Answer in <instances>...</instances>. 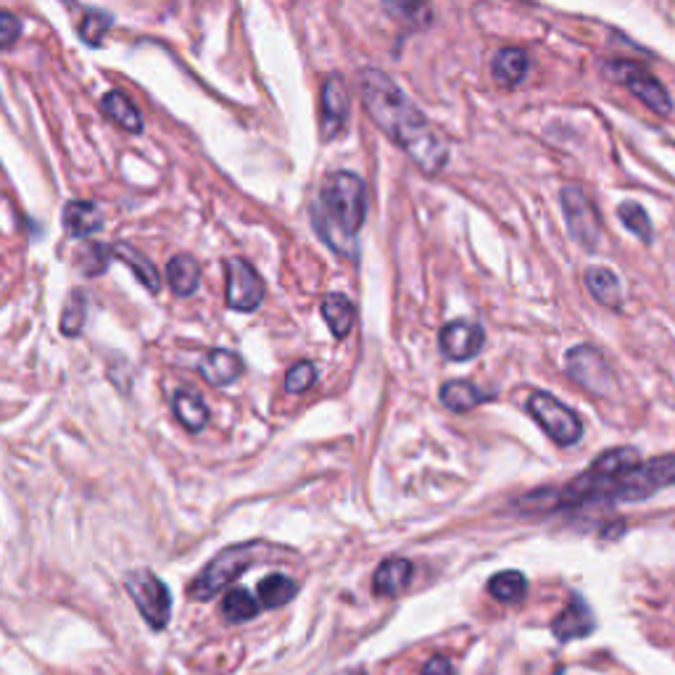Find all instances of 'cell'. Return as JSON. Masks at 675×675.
Wrapping results in <instances>:
<instances>
[{
    "instance_id": "11",
    "label": "cell",
    "mask_w": 675,
    "mask_h": 675,
    "mask_svg": "<svg viewBox=\"0 0 675 675\" xmlns=\"http://www.w3.org/2000/svg\"><path fill=\"white\" fill-rule=\"evenodd\" d=\"M349 111H351V100H349V88L341 77H327L322 82V92H320V129L322 138L333 140L343 133L349 121Z\"/></svg>"
},
{
    "instance_id": "28",
    "label": "cell",
    "mask_w": 675,
    "mask_h": 675,
    "mask_svg": "<svg viewBox=\"0 0 675 675\" xmlns=\"http://www.w3.org/2000/svg\"><path fill=\"white\" fill-rule=\"evenodd\" d=\"M85 314H88V299H85V293L75 291L67 299V306H63L61 314V333L63 335H80Z\"/></svg>"
},
{
    "instance_id": "6",
    "label": "cell",
    "mask_w": 675,
    "mask_h": 675,
    "mask_svg": "<svg viewBox=\"0 0 675 675\" xmlns=\"http://www.w3.org/2000/svg\"><path fill=\"white\" fill-rule=\"evenodd\" d=\"M127 594L154 630L167 628L172 617V594L162 578L150 570H133L127 576Z\"/></svg>"
},
{
    "instance_id": "5",
    "label": "cell",
    "mask_w": 675,
    "mask_h": 675,
    "mask_svg": "<svg viewBox=\"0 0 675 675\" xmlns=\"http://www.w3.org/2000/svg\"><path fill=\"white\" fill-rule=\"evenodd\" d=\"M528 412L538 425L547 430L549 438L559 447H573L584 436V422L570 407H565L562 401L551 397V393H530L528 397Z\"/></svg>"
},
{
    "instance_id": "25",
    "label": "cell",
    "mask_w": 675,
    "mask_h": 675,
    "mask_svg": "<svg viewBox=\"0 0 675 675\" xmlns=\"http://www.w3.org/2000/svg\"><path fill=\"white\" fill-rule=\"evenodd\" d=\"M299 594V584L288 576H267L258 584V605L264 609H277L283 605H288L293 596Z\"/></svg>"
},
{
    "instance_id": "9",
    "label": "cell",
    "mask_w": 675,
    "mask_h": 675,
    "mask_svg": "<svg viewBox=\"0 0 675 675\" xmlns=\"http://www.w3.org/2000/svg\"><path fill=\"white\" fill-rule=\"evenodd\" d=\"M609 71H613L617 82L626 85V88L642 100L646 109L659 114V117H667V114L673 111V100L663 88V82H659L657 77H652L644 67L630 61H615L613 67H609Z\"/></svg>"
},
{
    "instance_id": "10",
    "label": "cell",
    "mask_w": 675,
    "mask_h": 675,
    "mask_svg": "<svg viewBox=\"0 0 675 675\" xmlns=\"http://www.w3.org/2000/svg\"><path fill=\"white\" fill-rule=\"evenodd\" d=\"M264 301V283L246 258L227 262V306L235 312H254Z\"/></svg>"
},
{
    "instance_id": "4",
    "label": "cell",
    "mask_w": 675,
    "mask_h": 675,
    "mask_svg": "<svg viewBox=\"0 0 675 675\" xmlns=\"http://www.w3.org/2000/svg\"><path fill=\"white\" fill-rule=\"evenodd\" d=\"M675 483V454L649 459V462H638L636 467L617 480L613 499L609 501H638L646 497H655L657 491Z\"/></svg>"
},
{
    "instance_id": "15",
    "label": "cell",
    "mask_w": 675,
    "mask_h": 675,
    "mask_svg": "<svg viewBox=\"0 0 675 675\" xmlns=\"http://www.w3.org/2000/svg\"><path fill=\"white\" fill-rule=\"evenodd\" d=\"M63 227L75 238H90L104 227V217L92 200H69L67 209H63Z\"/></svg>"
},
{
    "instance_id": "31",
    "label": "cell",
    "mask_w": 675,
    "mask_h": 675,
    "mask_svg": "<svg viewBox=\"0 0 675 675\" xmlns=\"http://www.w3.org/2000/svg\"><path fill=\"white\" fill-rule=\"evenodd\" d=\"M109 254H114L111 248L100 246V243H90V246H85L80 251V256H77V264H80V270L85 275H100V272L106 270V264H109Z\"/></svg>"
},
{
    "instance_id": "16",
    "label": "cell",
    "mask_w": 675,
    "mask_h": 675,
    "mask_svg": "<svg viewBox=\"0 0 675 675\" xmlns=\"http://www.w3.org/2000/svg\"><path fill=\"white\" fill-rule=\"evenodd\" d=\"M172 409H175V418L183 422V428H188L190 433H200L209 422V407L206 401L198 397L190 388H179L172 399Z\"/></svg>"
},
{
    "instance_id": "18",
    "label": "cell",
    "mask_w": 675,
    "mask_h": 675,
    "mask_svg": "<svg viewBox=\"0 0 675 675\" xmlns=\"http://www.w3.org/2000/svg\"><path fill=\"white\" fill-rule=\"evenodd\" d=\"M322 317H325L335 338H346L356 322L354 301L343 296V293H327L322 299Z\"/></svg>"
},
{
    "instance_id": "1",
    "label": "cell",
    "mask_w": 675,
    "mask_h": 675,
    "mask_svg": "<svg viewBox=\"0 0 675 675\" xmlns=\"http://www.w3.org/2000/svg\"><path fill=\"white\" fill-rule=\"evenodd\" d=\"M362 100L372 121L383 129L397 146L412 159L425 175H438L449 162V146L441 133L430 125L407 92L380 69L362 71Z\"/></svg>"
},
{
    "instance_id": "35",
    "label": "cell",
    "mask_w": 675,
    "mask_h": 675,
    "mask_svg": "<svg viewBox=\"0 0 675 675\" xmlns=\"http://www.w3.org/2000/svg\"><path fill=\"white\" fill-rule=\"evenodd\" d=\"M420 675H454V667H451L447 657H430Z\"/></svg>"
},
{
    "instance_id": "7",
    "label": "cell",
    "mask_w": 675,
    "mask_h": 675,
    "mask_svg": "<svg viewBox=\"0 0 675 675\" xmlns=\"http://www.w3.org/2000/svg\"><path fill=\"white\" fill-rule=\"evenodd\" d=\"M559 198H562V212L567 217L570 238L580 243L584 248H596L601 235V219L594 200L588 198L584 188H578V185H565Z\"/></svg>"
},
{
    "instance_id": "32",
    "label": "cell",
    "mask_w": 675,
    "mask_h": 675,
    "mask_svg": "<svg viewBox=\"0 0 675 675\" xmlns=\"http://www.w3.org/2000/svg\"><path fill=\"white\" fill-rule=\"evenodd\" d=\"M317 383V370H314L312 362H299L293 364L288 370V375H285V391L288 393H304Z\"/></svg>"
},
{
    "instance_id": "23",
    "label": "cell",
    "mask_w": 675,
    "mask_h": 675,
    "mask_svg": "<svg viewBox=\"0 0 675 675\" xmlns=\"http://www.w3.org/2000/svg\"><path fill=\"white\" fill-rule=\"evenodd\" d=\"M169 275V285L177 296H193L198 291L200 283V267L198 262L190 254H179L169 262L167 267Z\"/></svg>"
},
{
    "instance_id": "20",
    "label": "cell",
    "mask_w": 675,
    "mask_h": 675,
    "mask_svg": "<svg viewBox=\"0 0 675 675\" xmlns=\"http://www.w3.org/2000/svg\"><path fill=\"white\" fill-rule=\"evenodd\" d=\"M586 288L591 296L607 309H620L623 304V285L613 270L591 267L586 272Z\"/></svg>"
},
{
    "instance_id": "26",
    "label": "cell",
    "mask_w": 675,
    "mask_h": 675,
    "mask_svg": "<svg viewBox=\"0 0 675 675\" xmlns=\"http://www.w3.org/2000/svg\"><path fill=\"white\" fill-rule=\"evenodd\" d=\"M488 591H491L493 599L512 605V601H520L528 594V578L517 570H505L488 580Z\"/></svg>"
},
{
    "instance_id": "33",
    "label": "cell",
    "mask_w": 675,
    "mask_h": 675,
    "mask_svg": "<svg viewBox=\"0 0 675 675\" xmlns=\"http://www.w3.org/2000/svg\"><path fill=\"white\" fill-rule=\"evenodd\" d=\"M21 35V19L11 11H0V50L11 48Z\"/></svg>"
},
{
    "instance_id": "29",
    "label": "cell",
    "mask_w": 675,
    "mask_h": 675,
    "mask_svg": "<svg viewBox=\"0 0 675 675\" xmlns=\"http://www.w3.org/2000/svg\"><path fill=\"white\" fill-rule=\"evenodd\" d=\"M617 214H620L623 225H626L630 233L638 235L644 243H652V222H649V214L644 212V206L634 204V200H626V204L617 209Z\"/></svg>"
},
{
    "instance_id": "17",
    "label": "cell",
    "mask_w": 675,
    "mask_h": 675,
    "mask_svg": "<svg viewBox=\"0 0 675 675\" xmlns=\"http://www.w3.org/2000/svg\"><path fill=\"white\" fill-rule=\"evenodd\" d=\"M412 576H414V567L409 559L391 557L378 567L375 580H372V584H375V591L380 596H397L404 591L409 584H412Z\"/></svg>"
},
{
    "instance_id": "3",
    "label": "cell",
    "mask_w": 675,
    "mask_h": 675,
    "mask_svg": "<svg viewBox=\"0 0 675 675\" xmlns=\"http://www.w3.org/2000/svg\"><path fill=\"white\" fill-rule=\"evenodd\" d=\"M258 549H262L258 544H238V547H229L225 551H219V555L204 567V573L196 578V584L190 586L193 599H200V601L214 599L222 588L233 584V580L238 578L251 562H254Z\"/></svg>"
},
{
    "instance_id": "30",
    "label": "cell",
    "mask_w": 675,
    "mask_h": 675,
    "mask_svg": "<svg viewBox=\"0 0 675 675\" xmlns=\"http://www.w3.org/2000/svg\"><path fill=\"white\" fill-rule=\"evenodd\" d=\"M114 25V17L106 11H88L80 21V38L88 42V46H100L109 32V27Z\"/></svg>"
},
{
    "instance_id": "34",
    "label": "cell",
    "mask_w": 675,
    "mask_h": 675,
    "mask_svg": "<svg viewBox=\"0 0 675 675\" xmlns=\"http://www.w3.org/2000/svg\"><path fill=\"white\" fill-rule=\"evenodd\" d=\"M383 3L391 9L393 13H401V17H414L425 9L428 0H383Z\"/></svg>"
},
{
    "instance_id": "13",
    "label": "cell",
    "mask_w": 675,
    "mask_h": 675,
    "mask_svg": "<svg viewBox=\"0 0 675 675\" xmlns=\"http://www.w3.org/2000/svg\"><path fill=\"white\" fill-rule=\"evenodd\" d=\"M594 628H596V620H594L591 607H588L584 596H578V594L570 596V601H567L562 615H557L555 623H551V630H555V636L559 638V642L586 638Z\"/></svg>"
},
{
    "instance_id": "2",
    "label": "cell",
    "mask_w": 675,
    "mask_h": 675,
    "mask_svg": "<svg viewBox=\"0 0 675 675\" xmlns=\"http://www.w3.org/2000/svg\"><path fill=\"white\" fill-rule=\"evenodd\" d=\"M368 217V188L364 179L354 172H333L322 183L317 206H314V225L330 246L349 254L356 233Z\"/></svg>"
},
{
    "instance_id": "21",
    "label": "cell",
    "mask_w": 675,
    "mask_h": 675,
    "mask_svg": "<svg viewBox=\"0 0 675 675\" xmlns=\"http://www.w3.org/2000/svg\"><path fill=\"white\" fill-rule=\"evenodd\" d=\"M488 399L491 397L480 391L478 385H472L470 380H451V383L441 388L443 407L451 409V412H470V409L480 407Z\"/></svg>"
},
{
    "instance_id": "12",
    "label": "cell",
    "mask_w": 675,
    "mask_h": 675,
    "mask_svg": "<svg viewBox=\"0 0 675 675\" xmlns=\"http://www.w3.org/2000/svg\"><path fill=\"white\" fill-rule=\"evenodd\" d=\"M438 341H441V351L449 359H454V362H467V359L480 354V349H483L486 343V333L478 322L454 320L441 327V338H438Z\"/></svg>"
},
{
    "instance_id": "19",
    "label": "cell",
    "mask_w": 675,
    "mask_h": 675,
    "mask_svg": "<svg viewBox=\"0 0 675 675\" xmlns=\"http://www.w3.org/2000/svg\"><path fill=\"white\" fill-rule=\"evenodd\" d=\"M528 56L526 50L520 48H505L499 50L497 59H493V80H497L501 88H515L528 77Z\"/></svg>"
},
{
    "instance_id": "24",
    "label": "cell",
    "mask_w": 675,
    "mask_h": 675,
    "mask_svg": "<svg viewBox=\"0 0 675 675\" xmlns=\"http://www.w3.org/2000/svg\"><path fill=\"white\" fill-rule=\"evenodd\" d=\"M100 111H104L111 121H117L121 129H127V133H143L140 111L135 109V106L127 100V96H121V92L117 90L106 92V96L100 98Z\"/></svg>"
},
{
    "instance_id": "14",
    "label": "cell",
    "mask_w": 675,
    "mask_h": 675,
    "mask_svg": "<svg viewBox=\"0 0 675 675\" xmlns=\"http://www.w3.org/2000/svg\"><path fill=\"white\" fill-rule=\"evenodd\" d=\"M243 372V359L233 351L214 349L200 359V375L206 378V383L212 385H229L241 378Z\"/></svg>"
},
{
    "instance_id": "27",
    "label": "cell",
    "mask_w": 675,
    "mask_h": 675,
    "mask_svg": "<svg viewBox=\"0 0 675 675\" xmlns=\"http://www.w3.org/2000/svg\"><path fill=\"white\" fill-rule=\"evenodd\" d=\"M258 615V601L246 588H233L225 594V617L227 623H243Z\"/></svg>"
},
{
    "instance_id": "22",
    "label": "cell",
    "mask_w": 675,
    "mask_h": 675,
    "mask_svg": "<svg viewBox=\"0 0 675 675\" xmlns=\"http://www.w3.org/2000/svg\"><path fill=\"white\" fill-rule=\"evenodd\" d=\"M111 251H114V256L121 258V262H125L127 267L133 270V275L138 277L140 283L146 285V288H148L150 293H159V288H162V277H159V272H156L154 264L148 262V256H146V254H140V251L129 246V243H117V246H114Z\"/></svg>"
},
{
    "instance_id": "8",
    "label": "cell",
    "mask_w": 675,
    "mask_h": 675,
    "mask_svg": "<svg viewBox=\"0 0 675 675\" xmlns=\"http://www.w3.org/2000/svg\"><path fill=\"white\" fill-rule=\"evenodd\" d=\"M567 375L596 397H607L615 388L613 368L601 356V351L594 346H576L567 354Z\"/></svg>"
}]
</instances>
